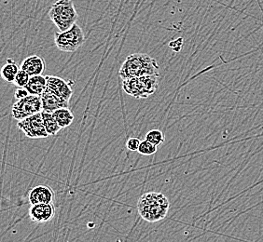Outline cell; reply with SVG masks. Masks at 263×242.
I'll return each instance as SVG.
<instances>
[{
    "label": "cell",
    "instance_id": "6",
    "mask_svg": "<svg viewBox=\"0 0 263 242\" xmlns=\"http://www.w3.org/2000/svg\"><path fill=\"white\" fill-rule=\"evenodd\" d=\"M42 110L41 96L29 94L26 98L17 100L12 106L11 114L13 118L17 120H22L28 116H33Z\"/></svg>",
    "mask_w": 263,
    "mask_h": 242
},
{
    "label": "cell",
    "instance_id": "9",
    "mask_svg": "<svg viewBox=\"0 0 263 242\" xmlns=\"http://www.w3.org/2000/svg\"><path fill=\"white\" fill-rule=\"evenodd\" d=\"M47 77V90L51 91L62 99L69 102L73 95V90L67 81L59 76H46Z\"/></svg>",
    "mask_w": 263,
    "mask_h": 242
},
{
    "label": "cell",
    "instance_id": "19",
    "mask_svg": "<svg viewBox=\"0 0 263 242\" xmlns=\"http://www.w3.org/2000/svg\"><path fill=\"white\" fill-rule=\"evenodd\" d=\"M30 75L23 69H20L17 76H16L15 79L13 81L14 85L18 87V88H26V85L28 84V82L30 80Z\"/></svg>",
    "mask_w": 263,
    "mask_h": 242
},
{
    "label": "cell",
    "instance_id": "12",
    "mask_svg": "<svg viewBox=\"0 0 263 242\" xmlns=\"http://www.w3.org/2000/svg\"><path fill=\"white\" fill-rule=\"evenodd\" d=\"M45 60L41 58V56L32 55L27 57L26 60L22 63L21 69L27 72L30 76L42 75L45 71Z\"/></svg>",
    "mask_w": 263,
    "mask_h": 242
},
{
    "label": "cell",
    "instance_id": "18",
    "mask_svg": "<svg viewBox=\"0 0 263 242\" xmlns=\"http://www.w3.org/2000/svg\"><path fill=\"white\" fill-rule=\"evenodd\" d=\"M157 146H155L154 144H152L147 140H144L141 142L140 147L138 148V153L142 156H152L154 155L157 152Z\"/></svg>",
    "mask_w": 263,
    "mask_h": 242
},
{
    "label": "cell",
    "instance_id": "16",
    "mask_svg": "<svg viewBox=\"0 0 263 242\" xmlns=\"http://www.w3.org/2000/svg\"><path fill=\"white\" fill-rule=\"evenodd\" d=\"M19 70H20L19 66H17L11 59H9L7 64L1 69V76L7 82H13Z\"/></svg>",
    "mask_w": 263,
    "mask_h": 242
},
{
    "label": "cell",
    "instance_id": "17",
    "mask_svg": "<svg viewBox=\"0 0 263 242\" xmlns=\"http://www.w3.org/2000/svg\"><path fill=\"white\" fill-rule=\"evenodd\" d=\"M145 139L151 142L152 144H154L157 147L162 146V144L165 141V137H164V134L162 133V131H160V130H156V129L147 132Z\"/></svg>",
    "mask_w": 263,
    "mask_h": 242
},
{
    "label": "cell",
    "instance_id": "4",
    "mask_svg": "<svg viewBox=\"0 0 263 242\" xmlns=\"http://www.w3.org/2000/svg\"><path fill=\"white\" fill-rule=\"evenodd\" d=\"M49 17L59 31H66L74 26L79 15L72 0H57L49 10Z\"/></svg>",
    "mask_w": 263,
    "mask_h": 242
},
{
    "label": "cell",
    "instance_id": "21",
    "mask_svg": "<svg viewBox=\"0 0 263 242\" xmlns=\"http://www.w3.org/2000/svg\"><path fill=\"white\" fill-rule=\"evenodd\" d=\"M29 95V92L26 88H18V90L14 93V97L17 100H21L23 98H26V96Z\"/></svg>",
    "mask_w": 263,
    "mask_h": 242
},
{
    "label": "cell",
    "instance_id": "3",
    "mask_svg": "<svg viewBox=\"0 0 263 242\" xmlns=\"http://www.w3.org/2000/svg\"><path fill=\"white\" fill-rule=\"evenodd\" d=\"M160 75H147L123 79L122 88L128 95L136 99H146L153 95L159 87Z\"/></svg>",
    "mask_w": 263,
    "mask_h": 242
},
{
    "label": "cell",
    "instance_id": "2",
    "mask_svg": "<svg viewBox=\"0 0 263 242\" xmlns=\"http://www.w3.org/2000/svg\"><path fill=\"white\" fill-rule=\"evenodd\" d=\"M159 70L160 66L157 60L152 56L146 53H134L127 56L120 69L119 75L123 80L130 77L160 75Z\"/></svg>",
    "mask_w": 263,
    "mask_h": 242
},
{
    "label": "cell",
    "instance_id": "11",
    "mask_svg": "<svg viewBox=\"0 0 263 242\" xmlns=\"http://www.w3.org/2000/svg\"><path fill=\"white\" fill-rule=\"evenodd\" d=\"M41 102H42V110L48 113H53L62 107H68V103H69L55 95L54 93H52L47 89L41 95Z\"/></svg>",
    "mask_w": 263,
    "mask_h": 242
},
{
    "label": "cell",
    "instance_id": "13",
    "mask_svg": "<svg viewBox=\"0 0 263 242\" xmlns=\"http://www.w3.org/2000/svg\"><path fill=\"white\" fill-rule=\"evenodd\" d=\"M26 90L32 95L41 96L47 89V77L42 75L31 76L30 80L26 85Z\"/></svg>",
    "mask_w": 263,
    "mask_h": 242
},
{
    "label": "cell",
    "instance_id": "5",
    "mask_svg": "<svg viewBox=\"0 0 263 242\" xmlns=\"http://www.w3.org/2000/svg\"><path fill=\"white\" fill-rule=\"evenodd\" d=\"M54 43L61 51L74 52L85 43V35L78 24L66 31H59L54 35Z\"/></svg>",
    "mask_w": 263,
    "mask_h": 242
},
{
    "label": "cell",
    "instance_id": "10",
    "mask_svg": "<svg viewBox=\"0 0 263 242\" xmlns=\"http://www.w3.org/2000/svg\"><path fill=\"white\" fill-rule=\"evenodd\" d=\"M54 198H55V194L52 190V188L43 185L32 188L28 196L31 205L41 204V203H46V204L53 203Z\"/></svg>",
    "mask_w": 263,
    "mask_h": 242
},
{
    "label": "cell",
    "instance_id": "15",
    "mask_svg": "<svg viewBox=\"0 0 263 242\" xmlns=\"http://www.w3.org/2000/svg\"><path fill=\"white\" fill-rule=\"evenodd\" d=\"M41 115L43 117L46 131L49 133L50 136H54L59 131H61L62 128L58 124V122L56 120L55 117L52 115V113H48V112L42 110Z\"/></svg>",
    "mask_w": 263,
    "mask_h": 242
},
{
    "label": "cell",
    "instance_id": "7",
    "mask_svg": "<svg viewBox=\"0 0 263 242\" xmlns=\"http://www.w3.org/2000/svg\"><path fill=\"white\" fill-rule=\"evenodd\" d=\"M17 127L30 139H41L50 136L46 131L41 112L18 121Z\"/></svg>",
    "mask_w": 263,
    "mask_h": 242
},
{
    "label": "cell",
    "instance_id": "14",
    "mask_svg": "<svg viewBox=\"0 0 263 242\" xmlns=\"http://www.w3.org/2000/svg\"><path fill=\"white\" fill-rule=\"evenodd\" d=\"M62 129L70 126L74 120V115L68 107H62L52 113Z\"/></svg>",
    "mask_w": 263,
    "mask_h": 242
},
{
    "label": "cell",
    "instance_id": "8",
    "mask_svg": "<svg viewBox=\"0 0 263 242\" xmlns=\"http://www.w3.org/2000/svg\"><path fill=\"white\" fill-rule=\"evenodd\" d=\"M28 214L32 222L36 224H44L50 222L55 215V208L53 203H41L31 205Z\"/></svg>",
    "mask_w": 263,
    "mask_h": 242
},
{
    "label": "cell",
    "instance_id": "1",
    "mask_svg": "<svg viewBox=\"0 0 263 242\" xmlns=\"http://www.w3.org/2000/svg\"><path fill=\"white\" fill-rule=\"evenodd\" d=\"M170 208L169 200L163 194L158 192H148L137 202L139 215L147 222L156 223L164 219Z\"/></svg>",
    "mask_w": 263,
    "mask_h": 242
},
{
    "label": "cell",
    "instance_id": "20",
    "mask_svg": "<svg viewBox=\"0 0 263 242\" xmlns=\"http://www.w3.org/2000/svg\"><path fill=\"white\" fill-rule=\"evenodd\" d=\"M141 141L138 138H130L128 141L126 142V147L130 150V151H138V148L140 147Z\"/></svg>",
    "mask_w": 263,
    "mask_h": 242
},
{
    "label": "cell",
    "instance_id": "22",
    "mask_svg": "<svg viewBox=\"0 0 263 242\" xmlns=\"http://www.w3.org/2000/svg\"><path fill=\"white\" fill-rule=\"evenodd\" d=\"M183 39L182 38H177L176 41L170 42L169 46L172 48L174 51H179L181 50V47H182Z\"/></svg>",
    "mask_w": 263,
    "mask_h": 242
}]
</instances>
